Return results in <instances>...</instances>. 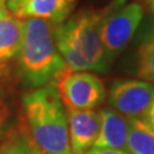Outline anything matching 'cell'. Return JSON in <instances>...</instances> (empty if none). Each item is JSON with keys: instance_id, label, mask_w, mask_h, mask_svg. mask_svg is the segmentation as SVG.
I'll use <instances>...</instances> for the list:
<instances>
[{"instance_id": "12", "label": "cell", "mask_w": 154, "mask_h": 154, "mask_svg": "<svg viewBox=\"0 0 154 154\" xmlns=\"http://www.w3.org/2000/svg\"><path fill=\"white\" fill-rule=\"evenodd\" d=\"M0 154H45L32 141L30 135L26 131L23 123H19L16 127L5 134L0 140Z\"/></svg>"}, {"instance_id": "16", "label": "cell", "mask_w": 154, "mask_h": 154, "mask_svg": "<svg viewBox=\"0 0 154 154\" xmlns=\"http://www.w3.org/2000/svg\"><path fill=\"white\" fill-rule=\"evenodd\" d=\"M26 2H27V0H7L8 11L14 16V14L19 11V8H21Z\"/></svg>"}, {"instance_id": "18", "label": "cell", "mask_w": 154, "mask_h": 154, "mask_svg": "<svg viewBox=\"0 0 154 154\" xmlns=\"http://www.w3.org/2000/svg\"><path fill=\"white\" fill-rule=\"evenodd\" d=\"M8 14H12V13L8 11L7 0H0V17H5Z\"/></svg>"}, {"instance_id": "10", "label": "cell", "mask_w": 154, "mask_h": 154, "mask_svg": "<svg viewBox=\"0 0 154 154\" xmlns=\"http://www.w3.org/2000/svg\"><path fill=\"white\" fill-rule=\"evenodd\" d=\"M72 4L67 0H27L14 14L18 18H38L59 25L68 18Z\"/></svg>"}, {"instance_id": "17", "label": "cell", "mask_w": 154, "mask_h": 154, "mask_svg": "<svg viewBox=\"0 0 154 154\" xmlns=\"http://www.w3.org/2000/svg\"><path fill=\"white\" fill-rule=\"evenodd\" d=\"M144 121H145L149 126H150L153 130H154V102L152 103V105L148 108V110L145 113H144V116L141 117Z\"/></svg>"}, {"instance_id": "5", "label": "cell", "mask_w": 154, "mask_h": 154, "mask_svg": "<svg viewBox=\"0 0 154 154\" xmlns=\"http://www.w3.org/2000/svg\"><path fill=\"white\" fill-rule=\"evenodd\" d=\"M57 90L66 108L95 109L105 100V85L99 76L64 68L57 77Z\"/></svg>"}, {"instance_id": "1", "label": "cell", "mask_w": 154, "mask_h": 154, "mask_svg": "<svg viewBox=\"0 0 154 154\" xmlns=\"http://www.w3.org/2000/svg\"><path fill=\"white\" fill-rule=\"evenodd\" d=\"M105 11L107 8L102 11L86 9L55 25V44L67 69L107 71L109 60L102 41Z\"/></svg>"}, {"instance_id": "20", "label": "cell", "mask_w": 154, "mask_h": 154, "mask_svg": "<svg viewBox=\"0 0 154 154\" xmlns=\"http://www.w3.org/2000/svg\"><path fill=\"white\" fill-rule=\"evenodd\" d=\"M67 2H69V3H72V2H75V0H67Z\"/></svg>"}, {"instance_id": "2", "label": "cell", "mask_w": 154, "mask_h": 154, "mask_svg": "<svg viewBox=\"0 0 154 154\" xmlns=\"http://www.w3.org/2000/svg\"><path fill=\"white\" fill-rule=\"evenodd\" d=\"M23 126L45 154H71L68 117L54 84L36 88L22 98Z\"/></svg>"}, {"instance_id": "11", "label": "cell", "mask_w": 154, "mask_h": 154, "mask_svg": "<svg viewBox=\"0 0 154 154\" xmlns=\"http://www.w3.org/2000/svg\"><path fill=\"white\" fill-rule=\"evenodd\" d=\"M126 150L130 154H154V130L143 118H130Z\"/></svg>"}, {"instance_id": "3", "label": "cell", "mask_w": 154, "mask_h": 154, "mask_svg": "<svg viewBox=\"0 0 154 154\" xmlns=\"http://www.w3.org/2000/svg\"><path fill=\"white\" fill-rule=\"evenodd\" d=\"M55 25L45 19L27 18L17 58L18 73L32 89L54 84L66 68L54 37Z\"/></svg>"}, {"instance_id": "7", "label": "cell", "mask_w": 154, "mask_h": 154, "mask_svg": "<svg viewBox=\"0 0 154 154\" xmlns=\"http://www.w3.org/2000/svg\"><path fill=\"white\" fill-rule=\"evenodd\" d=\"M25 21L13 14L0 17V82L9 88L13 82V63L22 44Z\"/></svg>"}, {"instance_id": "8", "label": "cell", "mask_w": 154, "mask_h": 154, "mask_svg": "<svg viewBox=\"0 0 154 154\" xmlns=\"http://www.w3.org/2000/svg\"><path fill=\"white\" fill-rule=\"evenodd\" d=\"M68 117V135L71 154H84L93 148L98 137L99 110L66 108Z\"/></svg>"}, {"instance_id": "19", "label": "cell", "mask_w": 154, "mask_h": 154, "mask_svg": "<svg viewBox=\"0 0 154 154\" xmlns=\"http://www.w3.org/2000/svg\"><path fill=\"white\" fill-rule=\"evenodd\" d=\"M148 5H149V9H150V12L154 14V0H148Z\"/></svg>"}, {"instance_id": "14", "label": "cell", "mask_w": 154, "mask_h": 154, "mask_svg": "<svg viewBox=\"0 0 154 154\" xmlns=\"http://www.w3.org/2000/svg\"><path fill=\"white\" fill-rule=\"evenodd\" d=\"M12 114H13V110H12L11 102L8 99L7 88L0 82V140L11 130Z\"/></svg>"}, {"instance_id": "13", "label": "cell", "mask_w": 154, "mask_h": 154, "mask_svg": "<svg viewBox=\"0 0 154 154\" xmlns=\"http://www.w3.org/2000/svg\"><path fill=\"white\" fill-rule=\"evenodd\" d=\"M137 75L140 79L154 84V25L149 28L137 54Z\"/></svg>"}, {"instance_id": "9", "label": "cell", "mask_w": 154, "mask_h": 154, "mask_svg": "<svg viewBox=\"0 0 154 154\" xmlns=\"http://www.w3.org/2000/svg\"><path fill=\"white\" fill-rule=\"evenodd\" d=\"M99 132L93 148L127 152L126 144L130 131V118L112 108H102L99 110Z\"/></svg>"}, {"instance_id": "4", "label": "cell", "mask_w": 154, "mask_h": 154, "mask_svg": "<svg viewBox=\"0 0 154 154\" xmlns=\"http://www.w3.org/2000/svg\"><path fill=\"white\" fill-rule=\"evenodd\" d=\"M143 17L144 7L137 2L123 4V0H117L107 8L102 23V41L109 62L134 37Z\"/></svg>"}, {"instance_id": "15", "label": "cell", "mask_w": 154, "mask_h": 154, "mask_svg": "<svg viewBox=\"0 0 154 154\" xmlns=\"http://www.w3.org/2000/svg\"><path fill=\"white\" fill-rule=\"evenodd\" d=\"M84 154H130V153L125 152V150H113V149H94V148H91Z\"/></svg>"}, {"instance_id": "6", "label": "cell", "mask_w": 154, "mask_h": 154, "mask_svg": "<svg viewBox=\"0 0 154 154\" xmlns=\"http://www.w3.org/2000/svg\"><path fill=\"white\" fill-rule=\"evenodd\" d=\"M154 102V84L141 80H116L109 90V108L127 118H141Z\"/></svg>"}]
</instances>
